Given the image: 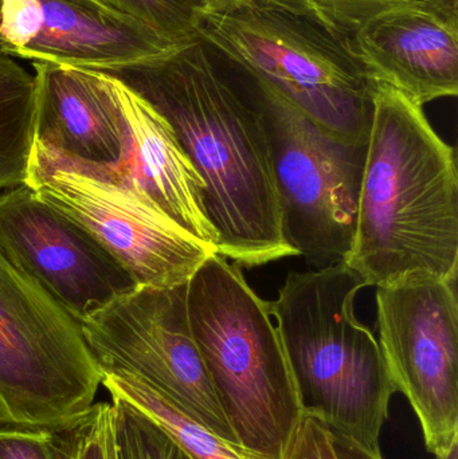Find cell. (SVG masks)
<instances>
[{"label": "cell", "mask_w": 458, "mask_h": 459, "mask_svg": "<svg viewBox=\"0 0 458 459\" xmlns=\"http://www.w3.org/2000/svg\"><path fill=\"white\" fill-rule=\"evenodd\" d=\"M101 385L112 398L152 420L191 459H249L140 377L120 369L101 368Z\"/></svg>", "instance_id": "16"}, {"label": "cell", "mask_w": 458, "mask_h": 459, "mask_svg": "<svg viewBox=\"0 0 458 459\" xmlns=\"http://www.w3.org/2000/svg\"><path fill=\"white\" fill-rule=\"evenodd\" d=\"M112 10L134 16L177 45L198 37L201 10L193 0H94Z\"/></svg>", "instance_id": "20"}, {"label": "cell", "mask_w": 458, "mask_h": 459, "mask_svg": "<svg viewBox=\"0 0 458 459\" xmlns=\"http://www.w3.org/2000/svg\"><path fill=\"white\" fill-rule=\"evenodd\" d=\"M177 46L94 0H0V53L13 58L105 70L158 58Z\"/></svg>", "instance_id": "12"}, {"label": "cell", "mask_w": 458, "mask_h": 459, "mask_svg": "<svg viewBox=\"0 0 458 459\" xmlns=\"http://www.w3.org/2000/svg\"><path fill=\"white\" fill-rule=\"evenodd\" d=\"M97 72L117 78L171 126L203 180L217 254L241 267L296 255L282 237L260 115L223 56L196 37L158 58Z\"/></svg>", "instance_id": "1"}, {"label": "cell", "mask_w": 458, "mask_h": 459, "mask_svg": "<svg viewBox=\"0 0 458 459\" xmlns=\"http://www.w3.org/2000/svg\"><path fill=\"white\" fill-rule=\"evenodd\" d=\"M101 380L80 323L0 251V425L69 430Z\"/></svg>", "instance_id": "7"}, {"label": "cell", "mask_w": 458, "mask_h": 459, "mask_svg": "<svg viewBox=\"0 0 458 459\" xmlns=\"http://www.w3.org/2000/svg\"><path fill=\"white\" fill-rule=\"evenodd\" d=\"M457 453L458 442L457 444H454V446H452L451 449L448 450V452L444 453V455H437L436 459H457Z\"/></svg>", "instance_id": "25"}, {"label": "cell", "mask_w": 458, "mask_h": 459, "mask_svg": "<svg viewBox=\"0 0 458 459\" xmlns=\"http://www.w3.org/2000/svg\"><path fill=\"white\" fill-rule=\"evenodd\" d=\"M35 112L37 77L0 53V191L29 182Z\"/></svg>", "instance_id": "17"}, {"label": "cell", "mask_w": 458, "mask_h": 459, "mask_svg": "<svg viewBox=\"0 0 458 459\" xmlns=\"http://www.w3.org/2000/svg\"><path fill=\"white\" fill-rule=\"evenodd\" d=\"M376 324L395 391L413 407L429 453L444 455L458 442L456 283L376 288Z\"/></svg>", "instance_id": "10"}, {"label": "cell", "mask_w": 458, "mask_h": 459, "mask_svg": "<svg viewBox=\"0 0 458 459\" xmlns=\"http://www.w3.org/2000/svg\"><path fill=\"white\" fill-rule=\"evenodd\" d=\"M0 251L78 323L137 286L88 231L29 185L0 195Z\"/></svg>", "instance_id": "11"}, {"label": "cell", "mask_w": 458, "mask_h": 459, "mask_svg": "<svg viewBox=\"0 0 458 459\" xmlns=\"http://www.w3.org/2000/svg\"><path fill=\"white\" fill-rule=\"evenodd\" d=\"M349 40L368 19L414 0H264Z\"/></svg>", "instance_id": "18"}, {"label": "cell", "mask_w": 458, "mask_h": 459, "mask_svg": "<svg viewBox=\"0 0 458 459\" xmlns=\"http://www.w3.org/2000/svg\"><path fill=\"white\" fill-rule=\"evenodd\" d=\"M34 150L30 174L43 169H117L128 177L131 126L120 81L97 70L34 62Z\"/></svg>", "instance_id": "13"}, {"label": "cell", "mask_w": 458, "mask_h": 459, "mask_svg": "<svg viewBox=\"0 0 458 459\" xmlns=\"http://www.w3.org/2000/svg\"><path fill=\"white\" fill-rule=\"evenodd\" d=\"M120 94L134 139L126 180L186 231L217 248V232L204 212L203 180L171 126L123 82Z\"/></svg>", "instance_id": "15"}, {"label": "cell", "mask_w": 458, "mask_h": 459, "mask_svg": "<svg viewBox=\"0 0 458 459\" xmlns=\"http://www.w3.org/2000/svg\"><path fill=\"white\" fill-rule=\"evenodd\" d=\"M234 69L265 132L285 242L314 269L344 262L357 229L368 142L333 134Z\"/></svg>", "instance_id": "6"}, {"label": "cell", "mask_w": 458, "mask_h": 459, "mask_svg": "<svg viewBox=\"0 0 458 459\" xmlns=\"http://www.w3.org/2000/svg\"><path fill=\"white\" fill-rule=\"evenodd\" d=\"M344 264L376 288L457 281L456 152L424 107L384 83L374 88L357 229Z\"/></svg>", "instance_id": "2"}, {"label": "cell", "mask_w": 458, "mask_h": 459, "mask_svg": "<svg viewBox=\"0 0 458 459\" xmlns=\"http://www.w3.org/2000/svg\"><path fill=\"white\" fill-rule=\"evenodd\" d=\"M284 459H338L327 426L317 418L303 414Z\"/></svg>", "instance_id": "23"}, {"label": "cell", "mask_w": 458, "mask_h": 459, "mask_svg": "<svg viewBox=\"0 0 458 459\" xmlns=\"http://www.w3.org/2000/svg\"><path fill=\"white\" fill-rule=\"evenodd\" d=\"M187 286H136L81 321V331L99 368L140 377L237 446L191 331Z\"/></svg>", "instance_id": "8"}, {"label": "cell", "mask_w": 458, "mask_h": 459, "mask_svg": "<svg viewBox=\"0 0 458 459\" xmlns=\"http://www.w3.org/2000/svg\"><path fill=\"white\" fill-rule=\"evenodd\" d=\"M458 0H414L368 19L349 46L373 82L424 107L458 94Z\"/></svg>", "instance_id": "14"}, {"label": "cell", "mask_w": 458, "mask_h": 459, "mask_svg": "<svg viewBox=\"0 0 458 459\" xmlns=\"http://www.w3.org/2000/svg\"><path fill=\"white\" fill-rule=\"evenodd\" d=\"M27 185L88 231L137 286L185 285L217 253L143 195L124 172L45 169Z\"/></svg>", "instance_id": "9"}, {"label": "cell", "mask_w": 458, "mask_h": 459, "mask_svg": "<svg viewBox=\"0 0 458 459\" xmlns=\"http://www.w3.org/2000/svg\"><path fill=\"white\" fill-rule=\"evenodd\" d=\"M187 312L237 446L249 459H284L303 411L268 302L215 253L188 281Z\"/></svg>", "instance_id": "4"}, {"label": "cell", "mask_w": 458, "mask_h": 459, "mask_svg": "<svg viewBox=\"0 0 458 459\" xmlns=\"http://www.w3.org/2000/svg\"><path fill=\"white\" fill-rule=\"evenodd\" d=\"M331 439H333V452L338 459H384L381 453L370 452L362 445L357 444L341 434L331 431Z\"/></svg>", "instance_id": "24"}, {"label": "cell", "mask_w": 458, "mask_h": 459, "mask_svg": "<svg viewBox=\"0 0 458 459\" xmlns=\"http://www.w3.org/2000/svg\"><path fill=\"white\" fill-rule=\"evenodd\" d=\"M116 459H191L164 433L120 399L112 398Z\"/></svg>", "instance_id": "19"}, {"label": "cell", "mask_w": 458, "mask_h": 459, "mask_svg": "<svg viewBox=\"0 0 458 459\" xmlns=\"http://www.w3.org/2000/svg\"><path fill=\"white\" fill-rule=\"evenodd\" d=\"M110 459H116L115 438H113V447L112 452H110Z\"/></svg>", "instance_id": "27"}, {"label": "cell", "mask_w": 458, "mask_h": 459, "mask_svg": "<svg viewBox=\"0 0 458 459\" xmlns=\"http://www.w3.org/2000/svg\"><path fill=\"white\" fill-rule=\"evenodd\" d=\"M366 282L344 262L290 272L268 302L303 414L374 453L395 391L373 332L355 316Z\"/></svg>", "instance_id": "3"}, {"label": "cell", "mask_w": 458, "mask_h": 459, "mask_svg": "<svg viewBox=\"0 0 458 459\" xmlns=\"http://www.w3.org/2000/svg\"><path fill=\"white\" fill-rule=\"evenodd\" d=\"M199 10H204V8L210 7V5L217 4V3L223 2V0H193Z\"/></svg>", "instance_id": "26"}, {"label": "cell", "mask_w": 458, "mask_h": 459, "mask_svg": "<svg viewBox=\"0 0 458 459\" xmlns=\"http://www.w3.org/2000/svg\"><path fill=\"white\" fill-rule=\"evenodd\" d=\"M198 37L333 134L368 142L374 88L349 40L264 0H223L199 13Z\"/></svg>", "instance_id": "5"}, {"label": "cell", "mask_w": 458, "mask_h": 459, "mask_svg": "<svg viewBox=\"0 0 458 459\" xmlns=\"http://www.w3.org/2000/svg\"><path fill=\"white\" fill-rule=\"evenodd\" d=\"M73 459H110L113 447L112 403L94 404L85 420L70 429Z\"/></svg>", "instance_id": "22"}, {"label": "cell", "mask_w": 458, "mask_h": 459, "mask_svg": "<svg viewBox=\"0 0 458 459\" xmlns=\"http://www.w3.org/2000/svg\"><path fill=\"white\" fill-rule=\"evenodd\" d=\"M0 459H73L70 429L0 425Z\"/></svg>", "instance_id": "21"}]
</instances>
